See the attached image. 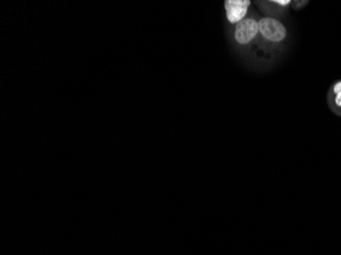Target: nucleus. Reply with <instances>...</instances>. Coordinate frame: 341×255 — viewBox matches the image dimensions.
Here are the masks:
<instances>
[{
    "instance_id": "nucleus-1",
    "label": "nucleus",
    "mask_w": 341,
    "mask_h": 255,
    "mask_svg": "<svg viewBox=\"0 0 341 255\" xmlns=\"http://www.w3.org/2000/svg\"><path fill=\"white\" fill-rule=\"evenodd\" d=\"M260 39L257 46L262 52H278L282 50L288 39L286 26L278 19L263 17L259 21Z\"/></svg>"
},
{
    "instance_id": "nucleus-7",
    "label": "nucleus",
    "mask_w": 341,
    "mask_h": 255,
    "mask_svg": "<svg viewBox=\"0 0 341 255\" xmlns=\"http://www.w3.org/2000/svg\"><path fill=\"white\" fill-rule=\"evenodd\" d=\"M309 4V2H292L291 4V8L295 11H298L303 9L304 7H306Z\"/></svg>"
},
{
    "instance_id": "nucleus-4",
    "label": "nucleus",
    "mask_w": 341,
    "mask_h": 255,
    "mask_svg": "<svg viewBox=\"0 0 341 255\" xmlns=\"http://www.w3.org/2000/svg\"><path fill=\"white\" fill-rule=\"evenodd\" d=\"M259 8L261 7L266 17L278 19L283 17L288 8L291 7V0H274V2H261L257 3Z\"/></svg>"
},
{
    "instance_id": "nucleus-3",
    "label": "nucleus",
    "mask_w": 341,
    "mask_h": 255,
    "mask_svg": "<svg viewBox=\"0 0 341 255\" xmlns=\"http://www.w3.org/2000/svg\"><path fill=\"white\" fill-rule=\"evenodd\" d=\"M251 2L249 0H227L225 2L226 17L230 24L237 25L248 16Z\"/></svg>"
},
{
    "instance_id": "nucleus-5",
    "label": "nucleus",
    "mask_w": 341,
    "mask_h": 255,
    "mask_svg": "<svg viewBox=\"0 0 341 255\" xmlns=\"http://www.w3.org/2000/svg\"><path fill=\"white\" fill-rule=\"evenodd\" d=\"M329 103L332 110L341 115V92L329 95Z\"/></svg>"
},
{
    "instance_id": "nucleus-2",
    "label": "nucleus",
    "mask_w": 341,
    "mask_h": 255,
    "mask_svg": "<svg viewBox=\"0 0 341 255\" xmlns=\"http://www.w3.org/2000/svg\"><path fill=\"white\" fill-rule=\"evenodd\" d=\"M260 18L254 15H248L243 21L235 25L234 29V41L235 43L242 47L252 49L257 48L260 39Z\"/></svg>"
},
{
    "instance_id": "nucleus-6",
    "label": "nucleus",
    "mask_w": 341,
    "mask_h": 255,
    "mask_svg": "<svg viewBox=\"0 0 341 255\" xmlns=\"http://www.w3.org/2000/svg\"><path fill=\"white\" fill-rule=\"evenodd\" d=\"M341 92V80L335 82L331 88H330V91H329V95H333V94H336V93H339Z\"/></svg>"
}]
</instances>
